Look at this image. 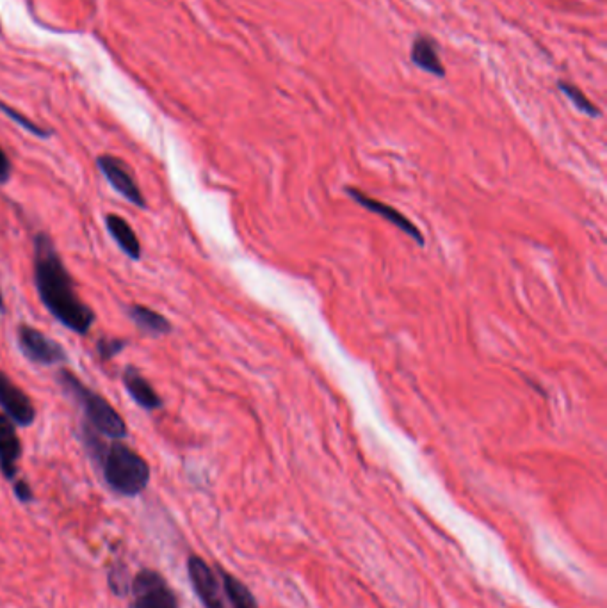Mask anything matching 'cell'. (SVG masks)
<instances>
[{
    "label": "cell",
    "mask_w": 607,
    "mask_h": 608,
    "mask_svg": "<svg viewBox=\"0 0 607 608\" xmlns=\"http://www.w3.org/2000/svg\"><path fill=\"white\" fill-rule=\"evenodd\" d=\"M130 584H132V582H130L127 568H125L123 564H120L118 568L114 566L111 575H109V585H111L114 594H116V596H125L127 592H130Z\"/></svg>",
    "instance_id": "cell-19"
},
{
    "label": "cell",
    "mask_w": 607,
    "mask_h": 608,
    "mask_svg": "<svg viewBox=\"0 0 607 608\" xmlns=\"http://www.w3.org/2000/svg\"><path fill=\"white\" fill-rule=\"evenodd\" d=\"M127 317L130 322L136 326L141 335L150 336V338H162L173 333V324L171 320L157 312L154 308H148L145 304H129L125 308Z\"/></svg>",
    "instance_id": "cell-11"
},
{
    "label": "cell",
    "mask_w": 607,
    "mask_h": 608,
    "mask_svg": "<svg viewBox=\"0 0 607 608\" xmlns=\"http://www.w3.org/2000/svg\"><path fill=\"white\" fill-rule=\"evenodd\" d=\"M0 313H6V303H4V296L0 292Z\"/></svg>",
    "instance_id": "cell-22"
},
{
    "label": "cell",
    "mask_w": 607,
    "mask_h": 608,
    "mask_svg": "<svg viewBox=\"0 0 607 608\" xmlns=\"http://www.w3.org/2000/svg\"><path fill=\"white\" fill-rule=\"evenodd\" d=\"M33 281L43 308L54 320L75 335H90L97 313L79 296L72 272L47 232L34 233Z\"/></svg>",
    "instance_id": "cell-1"
},
{
    "label": "cell",
    "mask_w": 607,
    "mask_h": 608,
    "mask_svg": "<svg viewBox=\"0 0 607 608\" xmlns=\"http://www.w3.org/2000/svg\"><path fill=\"white\" fill-rule=\"evenodd\" d=\"M559 88H561V91H563V93H565L581 111L590 114V116H599V109L591 104L590 100H586L583 91H579V89L574 88V86H570L567 82H559Z\"/></svg>",
    "instance_id": "cell-18"
},
{
    "label": "cell",
    "mask_w": 607,
    "mask_h": 608,
    "mask_svg": "<svg viewBox=\"0 0 607 608\" xmlns=\"http://www.w3.org/2000/svg\"><path fill=\"white\" fill-rule=\"evenodd\" d=\"M97 168L106 178L107 184L111 185L113 191L118 192L123 200L129 201L130 205H134L139 210L148 208V201L139 187L136 175L125 160L104 153L97 157Z\"/></svg>",
    "instance_id": "cell-5"
},
{
    "label": "cell",
    "mask_w": 607,
    "mask_h": 608,
    "mask_svg": "<svg viewBox=\"0 0 607 608\" xmlns=\"http://www.w3.org/2000/svg\"><path fill=\"white\" fill-rule=\"evenodd\" d=\"M56 383L61 392L82 411V424L98 432L107 440H127L129 427L122 413L100 393L95 392L70 368L61 367L56 372Z\"/></svg>",
    "instance_id": "cell-3"
},
{
    "label": "cell",
    "mask_w": 607,
    "mask_h": 608,
    "mask_svg": "<svg viewBox=\"0 0 607 608\" xmlns=\"http://www.w3.org/2000/svg\"><path fill=\"white\" fill-rule=\"evenodd\" d=\"M129 338L123 336L102 335L97 340V354L100 361H111L120 356L129 347Z\"/></svg>",
    "instance_id": "cell-16"
},
{
    "label": "cell",
    "mask_w": 607,
    "mask_h": 608,
    "mask_svg": "<svg viewBox=\"0 0 607 608\" xmlns=\"http://www.w3.org/2000/svg\"><path fill=\"white\" fill-rule=\"evenodd\" d=\"M13 491H15V496H17L18 500H20L22 504H29V502H33V489H31V486H29L25 480H13Z\"/></svg>",
    "instance_id": "cell-20"
},
{
    "label": "cell",
    "mask_w": 607,
    "mask_h": 608,
    "mask_svg": "<svg viewBox=\"0 0 607 608\" xmlns=\"http://www.w3.org/2000/svg\"><path fill=\"white\" fill-rule=\"evenodd\" d=\"M348 192L349 196H353L355 201L360 203L362 207L371 210L374 214H380V216L385 217L389 223L397 226L401 232L410 235L417 244H424V237H422L419 230H417V226H413L401 212H397L396 208L389 207V205H385V203H381V201L373 200V198L365 196L364 192H358L357 189H348Z\"/></svg>",
    "instance_id": "cell-13"
},
{
    "label": "cell",
    "mask_w": 607,
    "mask_h": 608,
    "mask_svg": "<svg viewBox=\"0 0 607 608\" xmlns=\"http://www.w3.org/2000/svg\"><path fill=\"white\" fill-rule=\"evenodd\" d=\"M0 111L4 112L9 120L15 121L17 125H20L24 130H27L31 136L40 137V139H49V137L52 136V130L40 127L38 123L29 120L22 112H18L17 109H13V107H9L8 104H2V102H0Z\"/></svg>",
    "instance_id": "cell-17"
},
{
    "label": "cell",
    "mask_w": 607,
    "mask_h": 608,
    "mask_svg": "<svg viewBox=\"0 0 607 608\" xmlns=\"http://www.w3.org/2000/svg\"><path fill=\"white\" fill-rule=\"evenodd\" d=\"M17 344L18 351L33 365L61 367L70 361V354L63 345L45 335L41 329L25 322L17 326Z\"/></svg>",
    "instance_id": "cell-4"
},
{
    "label": "cell",
    "mask_w": 607,
    "mask_h": 608,
    "mask_svg": "<svg viewBox=\"0 0 607 608\" xmlns=\"http://www.w3.org/2000/svg\"><path fill=\"white\" fill-rule=\"evenodd\" d=\"M219 573H221L223 584H225V589H227L228 607L259 608V603L255 600V596L251 594L250 589L241 580H237L234 575H230L223 568H219Z\"/></svg>",
    "instance_id": "cell-15"
},
{
    "label": "cell",
    "mask_w": 607,
    "mask_h": 608,
    "mask_svg": "<svg viewBox=\"0 0 607 608\" xmlns=\"http://www.w3.org/2000/svg\"><path fill=\"white\" fill-rule=\"evenodd\" d=\"M0 411L22 429L31 427L38 416L34 400L2 368H0Z\"/></svg>",
    "instance_id": "cell-8"
},
{
    "label": "cell",
    "mask_w": 607,
    "mask_h": 608,
    "mask_svg": "<svg viewBox=\"0 0 607 608\" xmlns=\"http://www.w3.org/2000/svg\"><path fill=\"white\" fill-rule=\"evenodd\" d=\"M79 438L107 488L116 495L138 496L148 488L150 464L134 448L122 440H107L86 424H81Z\"/></svg>",
    "instance_id": "cell-2"
},
{
    "label": "cell",
    "mask_w": 607,
    "mask_h": 608,
    "mask_svg": "<svg viewBox=\"0 0 607 608\" xmlns=\"http://www.w3.org/2000/svg\"><path fill=\"white\" fill-rule=\"evenodd\" d=\"M13 176V162L8 157V153L4 152V148L0 146V185L8 184Z\"/></svg>",
    "instance_id": "cell-21"
},
{
    "label": "cell",
    "mask_w": 607,
    "mask_h": 608,
    "mask_svg": "<svg viewBox=\"0 0 607 608\" xmlns=\"http://www.w3.org/2000/svg\"><path fill=\"white\" fill-rule=\"evenodd\" d=\"M122 383L125 392L129 393L130 399L136 402V406L145 409L148 413H154L164 408V399L155 390L154 384L150 383L139 368L127 365L123 368Z\"/></svg>",
    "instance_id": "cell-9"
},
{
    "label": "cell",
    "mask_w": 607,
    "mask_h": 608,
    "mask_svg": "<svg viewBox=\"0 0 607 608\" xmlns=\"http://www.w3.org/2000/svg\"><path fill=\"white\" fill-rule=\"evenodd\" d=\"M22 452L24 447L18 436L17 425L4 413H0V473L11 482L17 479L18 461Z\"/></svg>",
    "instance_id": "cell-10"
},
{
    "label": "cell",
    "mask_w": 607,
    "mask_h": 608,
    "mask_svg": "<svg viewBox=\"0 0 607 608\" xmlns=\"http://www.w3.org/2000/svg\"><path fill=\"white\" fill-rule=\"evenodd\" d=\"M412 61L424 72L433 73L438 77H442L446 73L444 72V64L438 57L437 45H435V41L429 40V38H417L415 40L412 48Z\"/></svg>",
    "instance_id": "cell-14"
},
{
    "label": "cell",
    "mask_w": 607,
    "mask_h": 608,
    "mask_svg": "<svg viewBox=\"0 0 607 608\" xmlns=\"http://www.w3.org/2000/svg\"><path fill=\"white\" fill-rule=\"evenodd\" d=\"M187 573L198 598L205 608H230L219 566L211 568L202 557L191 555L187 560Z\"/></svg>",
    "instance_id": "cell-7"
},
{
    "label": "cell",
    "mask_w": 607,
    "mask_h": 608,
    "mask_svg": "<svg viewBox=\"0 0 607 608\" xmlns=\"http://www.w3.org/2000/svg\"><path fill=\"white\" fill-rule=\"evenodd\" d=\"M130 608H179L175 592L157 571L141 569L130 584Z\"/></svg>",
    "instance_id": "cell-6"
},
{
    "label": "cell",
    "mask_w": 607,
    "mask_h": 608,
    "mask_svg": "<svg viewBox=\"0 0 607 608\" xmlns=\"http://www.w3.org/2000/svg\"><path fill=\"white\" fill-rule=\"evenodd\" d=\"M104 224H106L111 239L118 244V248L122 249L123 255L130 258L132 262H139L143 258V248H141L138 233L125 217L120 214H106Z\"/></svg>",
    "instance_id": "cell-12"
}]
</instances>
